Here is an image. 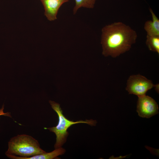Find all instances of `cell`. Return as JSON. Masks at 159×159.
<instances>
[{
    "label": "cell",
    "mask_w": 159,
    "mask_h": 159,
    "mask_svg": "<svg viewBox=\"0 0 159 159\" xmlns=\"http://www.w3.org/2000/svg\"><path fill=\"white\" fill-rule=\"evenodd\" d=\"M136 32L121 22L106 25L101 30L102 54L115 58L129 51L137 38Z\"/></svg>",
    "instance_id": "1"
},
{
    "label": "cell",
    "mask_w": 159,
    "mask_h": 159,
    "mask_svg": "<svg viewBox=\"0 0 159 159\" xmlns=\"http://www.w3.org/2000/svg\"><path fill=\"white\" fill-rule=\"evenodd\" d=\"M8 146L5 154L12 159H21L46 152L40 148L37 140L26 134L18 135L12 138L8 143Z\"/></svg>",
    "instance_id": "2"
},
{
    "label": "cell",
    "mask_w": 159,
    "mask_h": 159,
    "mask_svg": "<svg viewBox=\"0 0 159 159\" xmlns=\"http://www.w3.org/2000/svg\"><path fill=\"white\" fill-rule=\"evenodd\" d=\"M49 102L52 108L57 115L58 122L57 125L55 127H44V129L49 130L55 135L56 141L54 145L55 149L61 147L66 142L69 135L67 130L72 125L80 123L87 124L91 126L96 125L97 121L92 119L76 121L70 120L64 116L59 104L51 100H49Z\"/></svg>",
    "instance_id": "3"
},
{
    "label": "cell",
    "mask_w": 159,
    "mask_h": 159,
    "mask_svg": "<svg viewBox=\"0 0 159 159\" xmlns=\"http://www.w3.org/2000/svg\"><path fill=\"white\" fill-rule=\"evenodd\" d=\"M154 85L151 80L140 74L131 75L128 78L126 90L129 94L138 97L145 95L147 92L153 87Z\"/></svg>",
    "instance_id": "4"
},
{
    "label": "cell",
    "mask_w": 159,
    "mask_h": 159,
    "mask_svg": "<svg viewBox=\"0 0 159 159\" xmlns=\"http://www.w3.org/2000/svg\"><path fill=\"white\" fill-rule=\"evenodd\" d=\"M137 111L140 117L149 118L158 113V107L155 101L146 95L138 97Z\"/></svg>",
    "instance_id": "5"
},
{
    "label": "cell",
    "mask_w": 159,
    "mask_h": 159,
    "mask_svg": "<svg viewBox=\"0 0 159 159\" xmlns=\"http://www.w3.org/2000/svg\"><path fill=\"white\" fill-rule=\"evenodd\" d=\"M44 7V15L49 21L57 19V15L60 7L69 0H40Z\"/></svg>",
    "instance_id": "6"
},
{
    "label": "cell",
    "mask_w": 159,
    "mask_h": 159,
    "mask_svg": "<svg viewBox=\"0 0 159 159\" xmlns=\"http://www.w3.org/2000/svg\"><path fill=\"white\" fill-rule=\"evenodd\" d=\"M152 20L146 21L144 25V28L147 35L149 36H159V20L153 10L150 9Z\"/></svg>",
    "instance_id": "7"
},
{
    "label": "cell",
    "mask_w": 159,
    "mask_h": 159,
    "mask_svg": "<svg viewBox=\"0 0 159 159\" xmlns=\"http://www.w3.org/2000/svg\"><path fill=\"white\" fill-rule=\"evenodd\" d=\"M66 152L65 149L62 147L55 149L53 151L47 153L46 152L34 156L21 158V159H53L58 158L59 155L64 154Z\"/></svg>",
    "instance_id": "8"
},
{
    "label": "cell",
    "mask_w": 159,
    "mask_h": 159,
    "mask_svg": "<svg viewBox=\"0 0 159 159\" xmlns=\"http://www.w3.org/2000/svg\"><path fill=\"white\" fill-rule=\"evenodd\" d=\"M97 0H74L75 4L73 10V14H75L81 7L88 9L94 8Z\"/></svg>",
    "instance_id": "9"
},
{
    "label": "cell",
    "mask_w": 159,
    "mask_h": 159,
    "mask_svg": "<svg viewBox=\"0 0 159 159\" xmlns=\"http://www.w3.org/2000/svg\"><path fill=\"white\" fill-rule=\"evenodd\" d=\"M146 44L150 51L159 54V36L147 35Z\"/></svg>",
    "instance_id": "10"
},
{
    "label": "cell",
    "mask_w": 159,
    "mask_h": 159,
    "mask_svg": "<svg viewBox=\"0 0 159 159\" xmlns=\"http://www.w3.org/2000/svg\"><path fill=\"white\" fill-rule=\"evenodd\" d=\"M4 104L2 106V107L0 109V116L4 115L6 116H8L11 117V115L9 113L7 112L5 113L4 112Z\"/></svg>",
    "instance_id": "11"
},
{
    "label": "cell",
    "mask_w": 159,
    "mask_h": 159,
    "mask_svg": "<svg viewBox=\"0 0 159 159\" xmlns=\"http://www.w3.org/2000/svg\"><path fill=\"white\" fill-rule=\"evenodd\" d=\"M155 90L158 92L159 91V84H157L155 85Z\"/></svg>",
    "instance_id": "12"
}]
</instances>
